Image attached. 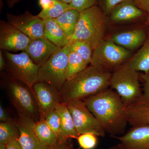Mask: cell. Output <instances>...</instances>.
Returning a JSON list of instances; mask_svg holds the SVG:
<instances>
[{
    "mask_svg": "<svg viewBox=\"0 0 149 149\" xmlns=\"http://www.w3.org/2000/svg\"><path fill=\"white\" fill-rule=\"evenodd\" d=\"M83 101L106 133L114 137L125 132L128 123L127 107L116 92L109 88Z\"/></svg>",
    "mask_w": 149,
    "mask_h": 149,
    "instance_id": "6da1fadb",
    "label": "cell"
},
{
    "mask_svg": "<svg viewBox=\"0 0 149 149\" xmlns=\"http://www.w3.org/2000/svg\"><path fill=\"white\" fill-rule=\"evenodd\" d=\"M112 72L90 65L71 80H66L60 91L61 102L84 100L110 88Z\"/></svg>",
    "mask_w": 149,
    "mask_h": 149,
    "instance_id": "7a4b0ae2",
    "label": "cell"
},
{
    "mask_svg": "<svg viewBox=\"0 0 149 149\" xmlns=\"http://www.w3.org/2000/svg\"><path fill=\"white\" fill-rule=\"evenodd\" d=\"M108 17L97 5L81 12L76 29L69 41L83 40L95 49L104 40Z\"/></svg>",
    "mask_w": 149,
    "mask_h": 149,
    "instance_id": "3957f363",
    "label": "cell"
},
{
    "mask_svg": "<svg viewBox=\"0 0 149 149\" xmlns=\"http://www.w3.org/2000/svg\"><path fill=\"white\" fill-rule=\"evenodd\" d=\"M1 86L17 113L37 122L41 114L32 90L21 81L14 79L4 71L1 72Z\"/></svg>",
    "mask_w": 149,
    "mask_h": 149,
    "instance_id": "277c9868",
    "label": "cell"
},
{
    "mask_svg": "<svg viewBox=\"0 0 149 149\" xmlns=\"http://www.w3.org/2000/svg\"><path fill=\"white\" fill-rule=\"evenodd\" d=\"M139 71L125 64L112 72L110 88L118 94L126 107L129 106L142 97Z\"/></svg>",
    "mask_w": 149,
    "mask_h": 149,
    "instance_id": "5b68a950",
    "label": "cell"
},
{
    "mask_svg": "<svg viewBox=\"0 0 149 149\" xmlns=\"http://www.w3.org/2000/svg\"><path fill=\"white\" fill-rule=\"evenodd\" d=\"M3 51L5 60L4 71L11 77L21 81L32 90L38 81L40 66L35 64L25 51L18 54Z\"/></svg>",
    "mask_w": 149,
    "mask_h": 149,
    "instance_id": "8992f818",
    "label": "cell"
},
{
    "mask_svg": "<svg viewBox=\"0 0 149 149\" xmlns=\"http://www.w3.org/2000/svg\"><path fill=\"white\" fill-rule=\"evenodd\" d=\"M70 49L68 45L59 48L40 67L38 81L60 91L66 82Z\"/></svg>",
    "mask_w": 149,
    "mask_h": 149,
    "instance_id": "52a82bcc",
    "label": "cell"
},
{
    "mask_svg": "<svg viewBox=\"0 0 149 149\" xmlns=\"http://www.w3.org/2000/svg\"><path fill=\"white\" fill-rule=\"evenodd\" d=\"M132 51L104 39L93 50L91 65L112 72L133 55Z\"/></svg>",
    "mask_w": 149,
    "mask_h": 149,
    "instance_id": "ba28073f",
    "label": "cell"
},
{
    "mask_svg": "<svg viewBox=\"0 0 149 149\" xmlns=\"http://www.w3.org/2000/svg\"><path fill=\"white\" fill-rule=\"evenodd\" d=\"M70 112L75 129L79 135L91 133L104 137L106 132L82 100H75L66 104Z\"/></svg>",
    "mask_w": 149,
    "mask_h": 149,
    "instance_id": "9c48e42d",
    "label": "cell"
},
{
    "mask_svg": "<svg viewBox=\"0 0 149 149\" xmlns=\"http://www.w3.org/2000/svg\"><path fill=\"white\" fill-rule=\"evenodd\" d=\"M7 21L11 25L26 35L31 40L44 37V19L34 15L29 11L19 15L6 14Z\"/></svg>",
    "mask_w": 149,
    "mask_h": 149,
    "instance_id": "30bf717a",
    "label": "cell"
},
{
    "mask_svg": "<svg viewBox=\"0 0 149 149\" xmlns=\"http://www.w3.org/2000/svg\"><path fill=\"white\" fill-rule=\"evenodd\" d=\"M31 39L8 21L0 20V49L8 52L25 51Z\"/></svg>",
    "mask_w": 149,
    "mask_h": 149,
    "instance_id": "8fae6325",
    "label": "cell"
},
{
    "mask_svg": "<svg viewBox=\"0 0 149 149\" xmlns=\"http://www.w3.org/2000/svg\"><path fill=\"white\" fill-rule=\"evenodd\" d=\"M40 114L45 116L51 111L55 109L57 104L61 102L60 91L42 82H37L32 88Z\"/></svg>",
    "mask_w": 149,
    "mask_h": 149,
    "instance_id": "7c38bea8",
    "label": "cell"
},
{
    "mask_svg": "<svg viewBox=\"0 0 149 149\" xmlns=\"http://www.w3.org/2000/svg\"><path fill=\"white\" fill-rule=\"evenodd\" d=\"M19 131L18 140L23 149H55L42 143L35 133V121L24 115L17 114L15 119Z\"/></svg>",
    "mask_w": 149,
    "mask_h": 149,
    "instance_id": "4fadbf2b",
    "label": "cell"
},
{
    "mask_svg": "<svg viewBox=\"0 0 149 149\" xmlns=\"http://www.w3.org/2000/svg\"><path fill=\"white\" fill-rule=\"evenodd\" d=\"M120 149H149V124L132 127L124 135L114 137Z\"/></svg>",
    "mask_w": 149,
    "mask_h": 149,
    "instance_id": "5bb4252c",
    "label": "cell"
},
{
    "mask_svg": "<svg viewBox=\"0 0 149 149\" xmlns=\"http://www.w3.org/2000/svg\"><path fill=\"white\" fill-rule=\"evenodd\" d=\"M59 48L44 37L31 40L25 52L35 64L40 66Z\"/></svg>",
    "mask_w": 149,
    "mask_h": 149,
    "instance_id": "9a60e30c",
    "label": "cell"
},
{
    "mask_svg": "<svg viewBox=\"0 0 149 149\" xmlns=\"http://www.w3.org/2000/svg\"><path fill=\"white\" fill-rule=\"evenodd\" d=\"M144 12L132 0H126L117 5L108 16L112 22L117 23L131 21L141 18L143 15Z\"/></svg>",
    "mask_w": 149,
    "mask_h": 149,
    "instance_id": "2e32d148",
    "label": "cell"
},
{
    "mask_svg": "<svg viewBox=\"0 0 149 149\" xmlns=\"http://www.w3.org/2000/svg\"><path fill=\"white\" fill-rule=\"evenodd\" d=\"M147 38L144 29H137L117 33L113 35L110 40L116 45L132 51L142 46Z\"/></svg>",
    "mask_w": 149,
    "mask_h": 149,
    "instance_id": "e0dca14e",
    "label": "cell"
},
{
    "mask_svg": "<svg viewBox=\"0 0 149 149\" xmlns=\"http://www.w3.org/2000/svg\"><path fill=\"white\" fill-rule=\"evenodd\" d=\"M55 109L61 119V133L58 139V145L64 144L70 138L77 139L80 135L75 129L72 115L67 104L58 103L56 106Z\"/></svg>",
    "mask_w": 149,
    "mask_h": 149,
    "instance_id": "ac0fdd59",
    "label": "cell"
},
{
    "mask_svg": "<svg viewBox=\"0 0 149 149\" xmlns=\"http://www.w3.org/2000/svg\"><path fill=\"white\" fill-rule=\"evenodd\" d=\"M127 110L131 127L149 124V102L138 100L127 107Z\"/></svg>",
    "mask_w": 149,
    "mask_h": 149,
    "instance_id": "d6986e66",
    "label": "cell"
},
{
    "mask_svg": "<svg viewBox=\"0 0 149 149\" xmlns=\"http://www.w3.org/2000/svg\"><path fill=\"white\" fill-rule=\"evenodd\" d=\"M44 20V37L58 47L61 48L68 45L69 40L55 19L48 18Z\"/></svg>",
    "mask_w": 149,
    "mask_h": 149,
    "instance_id": "ffe728a7",
    "label": "cell"
},
{
    "mask_svg": "<svg viewBox=\"0 0 149 149\" xmlns=\"http://www.w3.org/2000/svg\"><path fill=\"white\" fill-rule=\"evenodd\" d=\"M124 64L138 71L147 74L149 72V36L136 54L133 55Z\"/></svg>",
    "mask_w": 149,
    "mask_h": 149,
    "instance_id": "44dd1931",
    "label": "cell"
},
{
    "mask_svg": "<svg viewBox=\"0 0 149 149\" xmlns=\"http://www.w3.org/2000/svg\"><path fill=\"white\" fill-rule=\"evenodd\" d=\"M34 128L36 136L42 143L52 147L58 146L57 135L48 125L43 115L41 114L40 119L35 123Z\"/></svg>",
    "mask_w": 149,
    "mask_h": 149,
    "instance_id": "7402d4cb",
    "label": "cell"
},
{
    "mask_svg": "<svg viewBox=\"0 0 149 149\" xmlns=\"http://www.w3.org/2000/svg\"><path fill=\"white\" fill-rule=\"evenodd\" d=\"M80 12L72 8L65 12L55 19H54L69 39L73 35L80 17Z\"/></svg>",
    "mask_w": 149,
    "mask_h": 149,
    "instance_id": "603a6c76",
    "label": "cell"
},
{
    "mask_svg": "<svg viewBox=\"0 0 149 149\" xmlns=\"http://www.w3.org/2000/svg\"><path fill=\"white\" fill-rule=\"evenodd\" d=\"M88 65L86 62L79 54L70 49L67 68V80L72 79L79 72L85 69Z\"/></svg>",
    "mask_w": 149,
    "mask_h": 149,
    "instance_id": "cb8c5ba5",
    "label": "cell"
},
{
    "mask_svg": "<svg viewBox=\"0 0 149 149\" xmlns=\"http://www.w3.org/2000/svg\"><path fill=\"white\" fill-rule=\"evenodd\" d=\"M72 8L69 4L53 0L46 8L42 9L37 16L43 19L48 18L55 19L65 12Z\"/></svg>",
    "mask_w": 149,
    "mask_h": 149,
    "instance_id": "d4e9b609",
    "label": "cell"
},
{
    "mask_svg": "<svg viewBox=\"0 0 149 149\" xmlns=\"http://www.w3.org/2000/svg\"><path fill=\"white\" fill-rule=\"evenodd\" d=\"M19 131L15 120L10 118L0 123V144H6L15 139H18Z\"/></svg>",
    "mask_w": 149,
    "mask_h": 149,
    "instance_id": "484cf974",
    "label": "cell"
},
{
    "mask_svg": "<svg viewBox=\"0 0 149 149\" xmlns=\"http://www.w3.org/2000/svg\"><path fill=\"white\" fill-rule=\"evenodd\" d=\"M68 45L70 49L74 51L81 57L87 64H91L93 49L90 44L83 40H69Z\"/></svg>",
    "mask_w": 149,
    "mask_h": 149,
    "instance_id": "4316f807",
    "label": "cell"
},
{
    "mask_svg": "<svg viewBox=\"0 0 149 149\" xmlns=\"http://www.w3.org/2000/svg\"><path fill=\"white\" fill-rule=\"evenodd\" d=\"M44 116L46 122L57 135L58 138L61 130V119L58 112L56 109L53 110L48 112Z\"/></svg>",
    "mask_w": 149,
    "mask_h": 149,
    "instance_id": "83f0119b",
    "label": "cell"
},
{
    "mask_svg": "<svg viewBox=\"0 0 149 149\" xmlns=\"http://www.w3.org/2000/svg\"><path fill=\"white\" fill-rule=\"evenodd\" d=\"M97 136L93 133H85L80 135L77 140L82 148L93 149L95 147L97 142Z\"/></svg>",
    "mask_w": 149,
    "mask_h": 149,
    "instance_id": "f1b7e54d",
    "label": "cell"
},
{
    "mask_svg": "<svg viewBox=\"0 0 149 149\" xmlns=\"http://www.w3.org/2000/svg\"><path fill=\"white\" fill-rule=\"evenodd\" d=\"M98 0H72L70 4L72 8L81 12L85 9L97 5Z\"/></svg>",
    "mask_w": 149,
    "mask_h": 149,
    "instance_id": "f546056e",
    "label": "cell"
},
{
    "mask_svg": "<svg viewBox=\"0 0 149 149\" xmlns=\"http://www.w3.org/2000/svg\"><path fill=\"white\" fill-rule=\"evenodd\" d=\"M126 0H98V6L108 16L111 12L117 5ZM98 6V5H97Z\"/></svg>",
    "mask_w": 149,
    "mask_h": 149,
    "instance_id": "4dcf8cb0",
    "label": "cell"
},
{
    "mask_svg": "<svg viewBox=\"0 0 149 149\" xmlns=\"http://www.w3.org/2000/svg\"><path fill=\"white\" fill-rule=\"evenodd\" d=\"M140 77L143 81V92L142 97L139 100L149 102V72L147 74L141 75Z\"/></svg>",
    "mask_w": 149,
    "mask_h": 149,
    "instance_id": "1f68e13d",
    "label": "cell"
},
{
    "mask_svg": "<svg viewBox=\"0 0 149 149\" xmlns=\"http://www.w3.org/2000/svg\"><path fill=\"white\" fill-rule=\"evenodd\" d=\"M139 8L149 14V0H132Z\"/></svg>",
    "mask_w": 149,
    "mask_h": 149,
    "instance_id": "d6a6232c",
    "label": "cell"
},
{
    "mask_svg": "<svg viewBox=\"0 0 149 149\" xmlns=\"http://www.w3.org/2000/svg\"><path fill=\"white\" fill-rule=\"evenodd\" d=\"M6 145V149H23L17 139L12 140Z\"/></svg>",
    "mask_w": 149,
    "mask_h": 149,
    "instance_id": "836d02e7",
    "label": "cell"
},
{
    "mask_svg": "<svg viewBox=\"0 0 149 149\" xmlns=\"http://www.w3.org/2000/svg\"><path fill=\"white\" fill-rule=\"evenodd\" d=\"M10 118L9 117L7 113L5 110L3 108V107L1 104L0 106V120L1 122H6Z\"/></svg>",
    "mask_w": 149,
    "mask_h": 149,
    "instance_id": "e575fe53",
    "label": "cell"
},
{
    "mask_svg": "<svg viewBox=\"0 0 149 149\" xmlns=\"http://www.w3.org/2000/svg\"><path fill=\"white\" fill-rule=\"evenodd\" d=\"M5 66V60L4 57L3 51L0 49V70L3 72L4 70Z\"/></svg>",
    "mask_w": 149,
    "mask_h": 149,
    "instance_id": "d590c367",
    "label": "cell"
},
{
    "mask_svg": "<svg viewBox=\"0 0 149 149\" xmlns=\"http://www.w3.org/2000/svg\"><path fill=\"white\" fill-rule=\"evenodd\" d=\"M53 0H39V5L42 9L47 8Z\"/></svg>",
    "mask_w": 149,
    "mask_h": 149,
    "instance_id": "8d00e7d4",
    "label": "cell"
},
{
    "mask_svg": "<svg viewBox=\"0 0 149 149\" xmlns=\"http://www.w3.org/2000/svg\"><path fill=\"white\" fill-rule=\"evenodd\" d=\"M21 0H5L7 5L10 8H13L15 5L18 3Z\"/></svg>",
    "mask_w": 149,
    "mask_h": 149,
    "instance_id": "74e56055",
    "label": "cell"
},
{
    "mask_svg": "<svg viewBox=\"0 0 149 149\" xmlns=\"http://www.w3.org/2000/svg\"><path fill=\"white\" fill-rule=\"evenodd\" d=\"M58 1H60L62 2L65 3L67 4H70L72 1V0H58Z\"/></svg>",
    "mask_w": 149,
    "mask_h": 149,
    "instance_id": "f35d334b",
    "label": "cell"
},
{
    "mask_svg": "<svg viewBox=\"0 0 149 149\" xmlns=\"http://www.w3.org/2000/svg\"><path fill=\"white\" fill-rule=\"evenodd\" d=\"M0 149H6L5 144H0Z\"/></svg>",
    "mask_w": 149,
    "mask_h": 149,
    "instance_id": "ab89813d",
    "label": "cell"
},
{
    "mask_svg": "<svg viewBox=\"0 0 149 149\" xmlns=\"http://www.w3.org/2000/svg\"><path fill=\"white\" fill-rule=\"evenodd\" d=\"M108 149H118V148L117 146H113L110 147V148H109Z\"/></svg>",
    "mask_w": 149,
    "mask_h": 149,
    "instance_id": "60d3db41",
    "label": "cell"
},
{
    "mask_svg": "<svg viewBox=\"0 0 149 149\" xmlns=\"http://www.w3.org/2000/svg\"><path fill=\"white\" fill-rule=\"evenodd\" d=\"M59 145H58V146L56 147L55 149H65L63 148H61V147H59Z\"/></svg>",
    "mask_w": 149,
    "mask_h": 149,
    "instance_id": "b9f144b4",
    "label": "cell"
},
{
    "mask_svg": "<svg viewBox=\"0 0 149 149\" xmlns=\"http://www.w3.org/2000/svg\"><path fill=\"white\" fill-rule=\"evenodd\" d=\"M147 22L148 24H149V14H148V19H147Z\"/></svg>",
    "mask_w": 149,
    "mask_h": 149,
    "instance_id": "7bdbcfd3",
    "label": "cell"
},
{
    "mask_svg": "<svg viewBox=\"0 0 149 149\" xmlns=\"http://www.w3.org/2000/svg\"><path fill=\"white\" fill-rule=\"evenodd\" d=\"M117 147H118V146H117ZM118 149H119V148H118Z\"/></svg>",
    "mask_w": 149,
    "mask_h": 149,
    "instance_id": "ee69618b",
    "label": "cell"
}]
</instances>
